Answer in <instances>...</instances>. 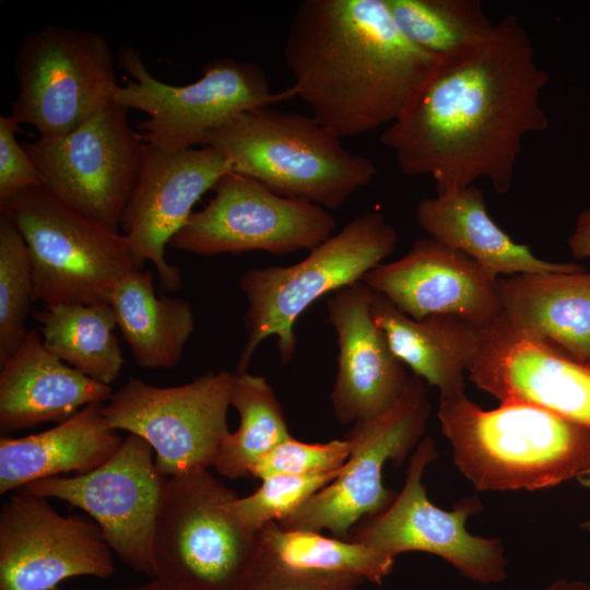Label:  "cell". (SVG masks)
Returning <instances> with one entry per match:
<instances>
[{"instance_id": "cell-1", "label": "cell", "mask_w": 590, "mask_h": 590, "mask_svg": "<svg viewBox=\"0 0 590 590\" xmlns=\"http://www.w3.org/2000/svg\"><path fill=\"white\" fill-rule=\"evenodd\" d=\"M547 80L527 31L507 15L482 43L439 59L380 142L403 174L432 177L437 194L480 178L506 193L523 139L548 127Z\"/></svg>"}, {"instance_id": "cell-2", "label": "cell", "mask_w": 590, "mask_h": 590, "mask_svg": "<svg viewBox=\"0 0 590 590\" xmlns=\"http://www.w3.org/2000/svg\"><path fill=\"white\" fill-rule=\"evenodd\" d=\"M297 96L312 117L342 137L390 125L438 58L409 42L385 0H305L283 46Z\"/></svg>"}, {"instance_id": "cell-3", "label": "cell", "mask_w": 590, "mask_h": 590, "mask_svg": "<svg viewBox=\"0 0 590 590\" xmlns=\"http://www.w3.org/2000/svg\"><path fill=\"white\" fill-rule=\"evenodd\" d=\"M455 465L479 491H538L590 468V430L539 405L484 410L464 393L439 399Z\"/></svg>"}, {"instance_id": "cell-4", "label": "cell", "mask_w": 590, "mask_h": 590, "mask_svg": "<svg viewBox=\"0 0 590 590\" xmlns=\"http://www.w3.org/2000/svg\"><path fill=\"white\" fill-rule=\"evenodd\" d=\"M203 146L216 150L232 172L327 210L342 205L377 173L373 161L345 149L341 138L312 116L268 106L231 118Z\"/></svg>"}, {"instance_id": "cell-5", "label": "cell", "mask_w": 590, "mask_h": 590, "mask_svg": "<svg viewBox=\"0 0 590 590\" xmlns=\"http://www.w3.org/2000/svg\"><path fill=\"white\" fill-rule=\"evenodd\" d=\"M397 243L398 234L385 216L368 211L309 250L299 262L246 271L239 280L247 299L243 317L246 342L236 373L247 371L258 346L271 337L276 340L282 364H288L296 352L294 328L299 316L320 297L361 282L393 252Z\"/></svg>"}, {"instance_id": "cell-6", "label": "cell", "mask_w": 590, "mask_h": 590, "mask_svg": "<svg viewBox=\"0 0 590 590\" xmlns=\"http://www.w3.org/2000/svg\"><path fill=\"white\" fill-rule=\"evenodd\" d=\"M0 213L27 246L34 302L109 303L117 284L140 270L121 233L66 205L42 185L0 202Z\"/></svg>"}, {"instance_id": "cell-7", "label": "cell", "mask_w": 590, "mask_h": 590, "mask_svg": "<svg viewBox=\"0 0 590 590\" xmlns=\"http://www.w3.org/2000/svg\"><path fill=\"white\" fill-rule=\"evenodd\" d=\"M236 497L208 469L166 477L151 546L154 578L185 590H236L259 551V534L227 514Z\"/></svg>"}, {"instance_id": "cell-8", "label": "cell", "mask_w": 590, "mask_h": 590, "mask_svg": "<svg viewBox=\"0 0 590 590\" xmlns=\"http://www.w3.org/2000/svg\"><path fill=\"white\" fill-rule=\"evenodd\" d=\"M17 95L10 116L42 138L64 135L98 113L118 84L104 35L47 25L30 32L17 49Z\"/></svg>"}, {"instance_id": "cell-9", "label": "cell", "mask_w": 590, "mask_h": 590, "mask_svg": "<svg viewBox=\"0 0 590 590\" xmlns=\"http://www.w3.org/2000/svg\"><path fill=\"white\" fill-rule=\"evenodd\" d=\"M119 64L131 79L118 86L114 101L145 113L139 126L144 143L167 152L203 146L231 118L278 102L260 66L232 58L206 63L201 78L186 85L157 80L131 47L120 50Z\"/></svg>"}, {"instance_id": "cell-10", "label": "cell", "mask_w": 590, "mask_h": 590, "mask_svg": "<svg viewBox=\"0 0 590 590\" xmlns=\"http://www.w3.org/2000/svg\"><path fill=\"white\" fill-rule=\"evenodd\" d=\"M114 98L75 130L22 143L40 185L79 213L118 232L145 143Z\"/></svg>"}, {"instance_id": "cell-11", "label": "cell", "mask_w": 590, "mask_h": 590, "mask_svg": "<svg viewBox=\"0 0 590 590\" xmlns=\"http://www.w3.org/2000/svg\"><path fill=\"white\" fill-rule=\"evenodd\" d=\"M429 411L425 385L413 375L391 408L346 433L350 455L338 477L278 523L286 530H329L334 538L347 539L359 520L381 512L396 497L382 483L384 467L389 461L401 465L418 445Z\"/></svg>"}, {"instance_id": "cell-12", "label": "cell", "mask_w": 590, "mask_h": 590, "mask_svg": "<svg viewBox=\"0 0 590 590\" xmlns=\"http://www.w3.org/2000/svg\"><path fill=\"white\" fill-rule=\"evenodd\" d=\"M234 378V373L222 369L180 386L156 387L130 377L101 411L109 426L150 444L165 477L208 469L229 433Z\"/></svg>"}, {"instance_id": "cell-13", "label": "cell", "mask_w": 590, "mask_h": 590, "mask_svg": "<svg viewBox=\"0 0 590 590\" xmlns=\"http://www.w3.org/2000/svg\"><path fill=\"white\" fill-rule=\"evenodd\" d=\"M206 205L192 212L169 243L199 256L311 250L332 235L335 220L312 202L280 196L260 181L229 172Z\"/></svg>"}, {"instance_id": "cell-14", "label": "cell", "mask_w": 590, "mask_h": 590, "mask_svg": "<svg viewBox=\"0 0 590 590\" xmlns=\"http://www.w3.org/2000/svg\"><path fill=\"white\" fill-rule=\"evenodd\" d=\"M437 456L433 439L423 437L410 458L402 491L385 510L354 527L347 539L391 557L405 552L436 555L475 582L503 581L507 560L502 542L465 528L467 519L482 509L480 499L463 498L449 511L429 500L422 477Z\"/></svg>"}, {"instance_id": "cell-15", "label": "cell", "mask_w": 590, "mask_h": 590, "mask_svg": "<svg viewBox=\"0 0 590 590\" xmlns=\"http://www.w3.org/2000/svg\"><path fill=\"white\" fill-rule=\"evenodd\" d=\"M153 452L146 440L129 434L96 469L42 479L17 492L57 498L82 509L121 562L154 578L151 546L166 477L157 470Z\"/></svg>"}, {"instance_id": "cell-16", "label": "cell", "mask_w": 590, "mask_h": 590, "mask_svg": "<svg viewBox=\"0 0 590 590\" xmlns=\"http://www.w3.org/2000/svg\"><path fill=\"white\" fill-rule=\"evenodd\" d=\"M113 551L97 523L62 516L46 498L17 492L0 511V590H52L68 578H109Z\"/></svg>"}, {"instance_id": "cell-17", "label": "cell", "mask_w": 590, "mask_h": 590, "mask_svg": "<svg viewBox=\"0 0 590 590\" xmlns=\"http://www.w3.org/2000/svg\"><path fill=\"white\" fill-rule=\"evenodd\" d=\"M468 378L500 402H528L590 430V364L532 338L502 315L474 324Z\"/></svg>"}, {"instance_id": "cell-18", "label": "cell", "mask_w": 590, "mask_h": 590, "mask_svg": "<svg viewBox=\"0 0 590 590\" xmlns=\"http://www.w3.org/2000/svg\"><path fill=\"white\" fill-rule=\"evenodd\" d=\"M229 172V163L210 146L167 152L145 144L120 228L137 267L154 266L161 291L176 292L182 284L180 268L166 260V246L198 200Z\"/></svg>"}, {"instance_id": "cell-19", "label": "cell", "mask_w": 590, "mask_h": 590, "mask_svg": "<svg viewBox=\"0 0 590 590\" xmlns=\"http://www.w3.org/2000/svg\"><path fill=\"white\" fill-rule=\"evenodd\" d=\"M497 281L463 252L424 237L401 258L373 268L361 282L415 320L448 316L485 324L502 315Z\"/></svg>"}, {"instance_id": "cell-20", "label": "cell", "mask_w": 590, "mask_h": 590, "mask_svg": "<svg viewBox=\"0 0 590 590\" xmlns=\"http://www.w3.org/2000/svg\"><path fill=\"white\" fill-rule=\"evenodd\" d=\"M374 291L357 282L332 293L328 322L338 342V369L330 394L337 420L345 425L374 418L403 393L409 376L373 319Z\"/></svg>"}, {"instance_id": "cell-21", "label": "cell", "mask_w": 590, "mask_h": 590, "mask_svg": "<svg viewBox=\"0 0 590 590\" xmlns=\"http://www.w3.org/2000/svg\"><path fill=\"white\" fill-rule=\"evenodd\" d=\"M113 394L101 384L48 351L35 330L1 365L0 429L2 433L62 423L88 404L105 403Z\"/></svg>"}, {"instance_id": "cell-22", "label": "cell", "mask_w": 590, "mask_h": 590, "mask_svg": "<svg viewBox=\"0 0 590 590\" xmlns=\"http://www.w3.org/2000/svg\"><path fill=\"white\" fill-rule=\"evenodd\" d=\"M502 316L532 338L590 364V272L498 278Z\"/></svg>"}, {"instance_id": "cell-23", "label": "cell", "mask_w": 590, "mask_h": 590, "mask_svg": "<svg viewBox=\"0 0 590 590\" xmlns=\"http://www.w3.org/2000/svg\"><path fill=\"white\" fill-rule=\"evenodd\" d=\"M415 217L428 237L463 252L497 278L586 270L581 264L540 259L511 239L491 217L483 192L474 185L421 200Z\"/></svg>"}, {"instance_id": "cell-24", "label": "cell", "mask_w": 590, "mask_h": 590, "mask_svg": "<svg viewBox=\"0 0 590 590\" xmlns=\"http://www.w3.org/2000/svg\"><path fill=\"white\" fill-rule=\"evenodd\" d=\"M93 403L42 433L0 439V493L72 471L90 472L106 462L122 439Z\"/></svg>"}, {"instance_id": "cell-25", "label": "cell", "mask_w": 590, "mask_h": 590, "mask_svg": "<svg viewBox=\"0 0 590 590\" xmlns=\"http://www.w3.org/2000/svg\"><path fill=\"white\" fill-rule=\"evenodd\" d=\"M370 312L394 355L440 398L464 393L473 323L448 316L415 320L374 292Z\"/></svg>"}, {"instance_id": "cell-26", "label": "cell", "mask_w": 590, "mask_h": 590, "mask_svg": "<svg viewBox=\"0 0 590 590\" xmlns=\"http://www.w3.org/2000/svg\"><path fill=\"white\" fill-rule=\"evenodd\" d=\"M109 304L135 364L173 368L194 331L191 305L180 297L156 295L150 271L134 270L114 288Z\"/></svg>"}, {"instance_id": "cell-27", "label": "cell", "mask_w": 590, "mask_h": 590, "mask_svg": "<svg viewBox=\"0 0 590 590\" xmlns=\"http://www.w3.org/2000/svg\"><path fill=\"white\" fill-rule=\"evenodd\" d=\"M34 316L45 347L59 359L104 385L119 376L123 358L109 303L51 305Z\"/></svg>"}, {"instance_id": "cell-28", "label": "cell", "mask_w": 590, "mask_h": 590, "mask_svg": "<svg viewBox=\"0 0 590 590\" xmlns=\"http://www.w3.org/2000/svg\"><path fill=\"white\" fill-rule=\"evenodd\" d=\"M231 405L238 412L239 425L223 439L213 467L234 480L250 476L252 467L292 435L282 405L262 376L235 373Z\"/></svg>"}, {"instance_id": "cell-29", "label": "cell", "mask_w": 590, "mask_h": 590, "mask_svg": "<svg viewBox=\"0 0 590 590\" xmlns=\"http://www.w3.org/2000/svg\"><path fill=\"white\" fill-rule=\"evenodd\" d=\"M262 551L280 563L308 571L356 577L380 585L391 573L394 557L366 545L320 532L286 530L271 522L259 532Z\"/></svg>"}, {"instance_id": "cell-30", "label": "cell", "mask_w": 590, "mask_h": 590, "mask_svg": "<svg viewBox=\"0 0 590 590\" xmlns=\"http://www.w3.org/2000/svg\"><path fill=\"white\" fill-rule=\"evenodd\" d=\"M385 1L403 36L438 59L482 43L495 26L479 0Z\"/></svg>"}, {"instance_id": "cell-31", "label": "cell", "mask_w": 590, "mask_h": 590, "mask_svg": "<svg viewBox=\"0 0 590 590\" xmlns=\"http://www.w3.org/2000/svg\"><path fill=\"white\" fill-rule=\"evenodd\" d=\"M33 300L28 249L12 222L0 213V364L21 345L30 330L26 318Z\"/></svg>"}, {"instance_id": "cell-32", "label": "cell", "mask_w": 590, "mask_h": 590, "mask_svg": "<svg viewBox=\"0 0 590 590\" xmlns=\"http://www.w3.org/2000/svg\"><path fill=\"white\" fill-rule=\"evenodd\" d=\"M340 472L269 476L251 495L231 500L227 514L244 530L259 534L266 526L281 521L334 481Z\"/></svg>"}, {"instance_id": "cell-33", "label": "cell", "mask_w": 590, "mask_h": 590, "mask_svg": "<svg viewBox=\"0 0 590 590\" xmlns=\"http://www.w3.org/2000/svg\"><path fill=\"white\" fill-rule=\"evenodd\" d=\"M350 455L345 439L326 444H308L293 436L274 447L251 469L250 476L261 481L273 475H311L335 472Z\"/></svg>"}, {"instance_id": "cell-34", "label": "cell", "mask_w": 590, "mask_h": 590, "mask_svg": "<svg viewBox=\"0 0 590 590\" xmlns=\"http://www.w3.org/2000/svg\"><path fill=\"white\" fill-rule=\"evenodd\" d=\"M363 581L286 566L262 551L259 544L258 554L236 590H356Z\"/></svg>"}, {"instance_id": "cell-35", "label": "cell", "mask_w": 590, "mask_h": 590, "mask_svg": "<svg viewBox=\"0 0 590 590\" xmlns=\"http://www.w3.org/2000/svg\"><path fill=\"white\" fill-rule=\"evenodd\" d=\"M19 123L0 116V202L31 187L40 186L38 170L16 139Z\"/></svg>"}, {"instance_id": "cell-36", "label": "cell", "mask_w": 590, "mask_h": 590, "mask_svg": "<svg viewBox=\"0 0 590 590\" xmlns=\"http://www.w3.org/2000/svg\"><path fill=\"white\" fill-rule=\"evenodd\" d=\"M568 246L576 259L590 258V209L578 215Z\"/></svg>"}, {"instance_id": "cell-37", "label": "cell", "mask_w": 590, "mask_h": 590, "mask_svg": "<svg viewBox=\"0 0 590 590\" xmlns=\"http://www.w3.org/2000/svg\"><path fill=\"white\" fill-rule=\"evenodd\" d=\"M52 590H64V589H61L59 587L52 589ZM120 590H185L180 587H177L168 581H165L161 578H152L150 581L148 582H144L142 585H139V586H134V587H130V588H125V589H120Z\"/></svg>"}, {"instance_id": "cell-38", "label": "cell", "mask_w": 590, "mask_h": 590, "mask_svg": "<svg viewBox=\"0 0 590 590\" xmlns=\"http://www.w3.org/2000/svg\"><path fill=\"white\" fill-rule=\"evenodd\" d=\"M545 590H590V583L575 579H558Z\"/></svg>"}, {"instance_id": "cell-39", "label": "cell", "mask_w": 590, "mask_h": 590, "mask_svg": "<svg viewBox=\"0 0 590 590\" xmlns=\"http://www.w3.org/2000/svg\"><path fill=\"white\" fill-rule=\"evenodd\" d=\"M577 481L582 485L583 487L590 488V468H588L586 471H583L578 477ZM582 528L590 532V519L585 521L582 524Z\"/></svg>"}]
</instances>
